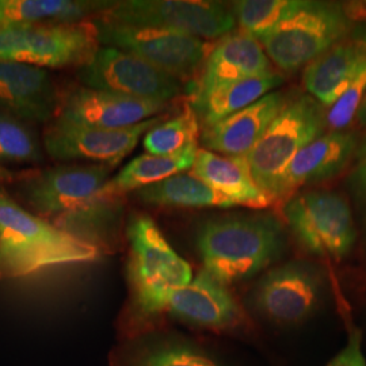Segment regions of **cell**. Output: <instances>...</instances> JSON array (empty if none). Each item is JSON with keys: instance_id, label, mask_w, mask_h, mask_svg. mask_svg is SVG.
Segmentation results:
<instances>
[{"instance_id": "obj_3", "label": "cell", "mask_w": 366, "mask_h": 366, "mask_svg": "<svg viewBox=\"0 0 366 366\" xmlns=\"http://www.w3.org/2000/svg\"><path fill=\"white\" fill-rule=\"evenodd\" d=\"M102 252L0 193V270L22 278L41 270L99 259Z\"/></svg>"}, {"instance_id": "obj_5", "label": "cell", "mask_w": 366, "mask_h": 366, "mask_svg": "<svg viewBox=\"0 0 366 366\" xmlns=\"http://www.w3.org/2000/svg\"><path fill=\"white\" fill-rule=\"evenodd\" d=\"M327 125L322 105L311 95L287 104L267 131L243 157L251 178L264 194L275 201L278 183L290 162Z\"/></svg>"}, {"instance_id": "obj_6", "label": "cell", "mask_w": 366, "mask_h": 366, "mask_svg": "<svg viewBox=\"0 0 366 366\" xmlns=\"http://www.w3.org/2000/svg\"><path fill=\"white\" fill-rule=\"evenodd\" d=\"M350 33V16L328 1H305L259 42L270 60L282 71L310 66Z\"/></svg>"}, {"instance_id": "obj_28", "label": "cell", "mask_w": 366, "mask_h": 366, "mask_svg": "<svg viewBox=\"0 0 366 366\" xmlns=\"http://www.w3.org/2000/svg\"><path fill=\"white\" fill-rule=\"evenodd\" d=\"M198 118L192 106L178 117L160 122L144 134L147 154L151 155H172L183 151L190 145L197 144L198 137Z\"/></svg>"}, {"instance_id": "obj_4", "label": "cell", "mask_w": 366, "mask_h": 366, "mask_svg": "<svg viewBox=\"0 0 366 366\" xmlns=\"http://www.w3.org/2000/svg\"><path fill=\"white\" fill-rule=\"evenodd\" d=\"M282 247V228L270 216L212 220L197 235L205 272L224 285L258 274L278 258Z\"/></svg>"}, {"instance_id": "obj_18", "label": "cell", "mask_w": 366, "mask_h": 366, "mask_svg": "<svg viewBox=\"0 0 366 366\" xmlns=\"http://www.w3.org/2000/svg\"><path fill=\"white\" fill-rule=\"evenodd\" d=\"M357 148L353 133L332 131L302 148L282 174L275 199L292 196L304 184L326 181L343 170Z\"/></svg>"}, {"instance_id": "obj_19", "label": "cell", "mask_w": 366, "mask_h": 366, "mask_svg": "<svg viewBox=\"0 0 366 366\" xmlns=\"http://www.w3.org/2000/svg\"><path fill=\"white\" fill-rule=\"evenodd\" d=\"M167 314L189 326L208 330H225L239 322L235 299L205 270L172 295Z\"/></svg>"}, {"instance_id": "obj_12", "label": "cell", "mask_w": 366, "mask_h": 366, "mask_svg": "<svg viewBox=\"0 0 366 366\" xmlns=\"http://www.w3.org/2000/svg\"><path fill=\"white\" fill-rule=\"evenodd\" d=\"M157 124H160L159 117L128 128L107 129L54 121L44 134V147L56 160H89L112 167L129 155L140 137Z\"/></svg>"}, {"instance_id": "obj_23", "label": "cell", "mask_w": 366, "mask_h": 366, "mask_svg": "<svg viewBox=\"0 0 366 366\" xmlns=\"http://www.w3.org/2000/svg\"><path fill=\"white\" fill-rule=\"evenodd\" d=\"M282 81L284 78L273 71L259 76L237 80L213 90L208 95L194 98L193 109L207 128L255 104L282 84Z\"/></svg>"}, {"instance_id": "obj_30", "label": "cell", "mask_w": 366, "mask_h": 366, "mask_svg": "<svg viewBox=\"0 0 366 366\" xmlns=\"http://www.w3.org/2000/svg\"><path fill=\"white\" fill-rule=\"evenodd\" d=\"M366 94V66L340 99L330 107L326 122L332 131H342L357 117L358 109Z\"/></svg>"}, {"instance_id": "obj_17", "label": "cell", "mask_w": 366, "mask_h": 366, "mask_svg": "<svg viewBox=\"0 0 366 366\" xmlns=\"http://www.w3.org/2000/svg\"><path fill=\"white\" fill-rule=\"evenodd\" d=\"M109 365L224 366L193 342L160 328L119 340Z\"/></svg>"}, {"instance_id": "obj_25", "label": "cell", "mask_w": 366, "mask_h": 366, "mask_svg": "<svg viewBox=\"0 0 366 366\" xmlns=\"http://www.w3.org/2000/svg\"><path fill=\"white\" fill-rule=\"evenodd\" d=\"M197 144L172 155L145 154L133 159L117 175L105 184L106 194L119 197L127 192H137L147 186L162 182L174 175L192 170L197 157Z\"/></svg>"}, {"instance_id": "obj_7", "label": "cell", "mask_w": 366, "mask_h": 366, "mask_svg": "<svg viewBox=\"0 0 366 366\" xmlns=\"http://www.w3.org/2000/svg\"><path fill=\"white\" fill-rule=\"evenodd\" d=\"M104 19L133 27L177 31L196 39H219L235 27L234 11L217 1L127 0L106 9Z\"/></svg>"}, {"instance_id": "obj_29", "label": "cell", "mask_w": 366, "mask_h": 366, "mask_svg": "<svg viewBox=\"0 0 366 366\" xmlns=\"http://www.w3.org/2000/svg\"><path fill=\"white\" fill-rule=\"evenodd\" d=\"M0 160L14 163H39L42 154L39 142L18 119L0 112Z\"/></svg>"}, {"instance_id": "obj_20", "label": "cell", "mask_w": 366, "mask_h": 366, "mask_svg": "<svg viewBox=\"0 0 366 366\" xmlns=\"http://www.w3.org/2000/svg\"><path fill=\"white\" fill-rule=\"evenodd\" d=\"M267 72H272V64L259 39L243 30L227 34L210 51L204 63L196 98L208 95L225 84Z\"/></svg>"}, {"instance_id": "obj_21", "label": "cell", "mask_w": 366, "mask_h": 366, "mask_svg": "<svg viewBox=\"0 0 366 366\" xmlns=\"http://www.w3.org/2000/svg\"><path fill=\"white\" fill-rule=\"evenodd\" d=\"M285 106L287 98L282 92H270L246 109L204 128L201 142L214 154L243 157L257 144Z\"/></svg>"}, {"instance_id": "obj_9", "label": "cell", "mask_w": 366, "mask_h": 366, "mask_svg": "<svg viewBox=\"0 0 366 366\" xmlns=\"http://www.w3.org/2000/svg\"><path fill=\"white\" fill-rule=\"evenodd\" d=\"M289 228L315 255L340 261L355 240L353 214L343 197L331 192H310L295 197L284 209Z\"/></svg>"}, {"instance_id": "obj_34", "label": "cell", "mask_w": 366, "mask_h": 366, "mask_svg": "<svg viewBox=\"0 0 366 366\" xmlns=\"http://www.w3.org/2000/svg\"><path fill=\"white\" fill-rule=\"evenodd\" d=\"M10 179H11V174L9 171L0 167V183L10 181Z\"/></svg>"}, {"instance_id": "obj_24", "label": "cell", "mask_w": 366, "mask_h": 366, "mask_svg": "<svg viewBox=\"0 0 366 366\" xmlns=\"http://www.w3.org/2000/svg\"><path fill=\"white\" fill-rule=\"evenodd\" d=\"M109 3L75 0H0V29L27 25H76Z\"/></svg>"}, {"instance_id": "obj_11", "label": "cell", "mask_w": 366, "mask_h": 366, "mask_svg": "<svg viewBox=\"0 0 366 366\" xmlns=\"http://www.w3.org/2000/svg\"><path fill=\"white\" fill-rule=\"evenodd\" d=\"M84 87L166 102L181 92L179 80L143 59L112 46L98 48L81 66Z\"/></svg>"}, {"instance_id": "obj_13", "label": "cell", "mask_w": 366, "mask_h": 366, "mask_svg": "<svg viewBox=\"0 0 366 366\" xmlns=\"http://www.w3.org/2000/svg\"><path fill=\"white\" fill-rule=\"evenodd\" d=\"M320 278L305 262H289L275 267L258 282L254 305L277 325H297L311 316L320 299Z\"/></svg>"}, {"instance_id": "obj_15", "label": "cell", "mask_w": 366, "mask_h": 366, "mask_svg": "<svg viewBox=\"0 0 366 366\" xmlns=\"http://www.w3.org/2000/svg\"><path fill=\"white\" fill-rule=\"evenodd\" d=\"M366 66V29H357L305 66L304 86L320 105L331 107Z\"/></svg>"}, {"instance_id": "obj_33", "label": "cell", "mask_w": 366, "mask_h": 366, "mask_svg": "<svg viewBox=\"0 0 366 366\" xmlns=\"http://www.w3.org/2000/svg\"><path fill=\"white\" fill-rule=\"evenodd\" d=\"M357 119H358V122H360L361 125L366 127V94L365 97H364V99H362V102H361L360 109H358Z\"/></svg>"}, {"instance_id": "obj_14", "label": "cell", "mask_w": 366, "mask_h": 366, "mask_svg": "<svg viewBox=\"0 0 366 366\" xmlns=\"http://www.w3.org/2000/svg\"><path fill=\"white\" fill-rule=\"evenodd\" d=\"M164 106L166 102L160 101L81 87L71 92L59 106L56 122L121 129L154 118Z\"/></svg>"}, {"instance_id": "obj_22", "label": "cell", "mask_w": 366, "mask_h": 366, "mask_svg": "<svg viewBox=\"0 0 366 366\" xmlns=\"http://www.w3.org/2000/svg\"><path fill=\"white\" fill-rule=\"evenodd\" d=\"M190 172L219 193L231 198L236 205L258 209L267 208L274 202L254 182L240 157H222L198 148Z\"/></svg>"}, {"instance_id": "obj_10", "label": "cell", "mask_w": 366, "mask_h": 366, "mask_svg": "<svg viewBox=\"0 0 366 366\" xmlns=\"http://www.w3.org/2000/svg\"><path fill=\"white\" fill-rule=\"evenodd\" d=\"M98 49L94 27L27 25L0 29V60L39 68H63L86 63Z\"/></svg>"}, {"instance_id": "obj_8", "label": "cell", "mask_w": 366, "mask_h": 366, "mask_svg": "<svg viewBox=\"0 0 366 366\" xmlns=\"http://www.w3.org/2000/svg\"><path fill=\"white\" fill-rule=\"evenodd\" d=\"M92 27L98 42L132 53L178 80L194 76L209 54L204 39L177 31L127 26L104 18Z\"/></svg>"}, {"instance_id": "obj_16", "label": "cell", "mask_w": 366, "mask_h": 366, "mask_svg": "<svg viewBox=\"0 0 366 366\" xmlns=\"http://www.w3.org/2000/svg\"><path fill=\"white\" fill-rule=\"evenodd\" d=\"M0 109L30 122L51 119L59 107L49 72L25 63L0 60Z\"/></svg>"}, {"instance_id": "obj_26", "label": "cell", "mask_w": 366, "mask_h": 366, "mask_svg": "<svg viewBox=\"0 0 366 366\" xmlns=\"http://www.w3.org/2000/svg\"><path fill=\"white\" fill-rule=\"evenodd\" d=\"M136 197L147 205L182 207V208H232L231 198L224 196L202 182L192 172L174 175L162 182L147 186L136 192Z\"/></svg>"}, {"instance_id": "obj_35", "label": "cell", "mask_w": 366, "mask_h": 366, "mask_svg": "<svg viewBox=\"0 0 366 366\" xmlns=\"http://www.w3.org/2000/svg\"><path fill=\"white\" fill-rule=\"evenodd\" d=\"M0 278H3V274H1V270H0Z\"/></svg>"}, {"instance_id": "obj_1", "label": "cell", "mask_w": 366, "mask_h": 366, "mask_svg": "<svg viewBox=\"0 0 366 366\" xmlns=\"http://www.w3.org/2000/svg\"><path fill=\"white\" fill-rule=\"evenodd\" d=\"M110 166H59L42 171L24 187L36 214L68 235L99 249H112L118 198L104 192Z\"/></svg>"}, {"instance_id": "obj_2", "label": "cell", "mask_w": 366, "mask_h": 366, "mask_svg": "<svg viewBox=\"0 0 366 366\" xmlns=\"http://www.w3.org/2000/svg\"><path fill=\"white\" fill-rule=\"evenodd\" d=\"M127 239L129 304L119 320L121 340L159 328L172 295L193 280L190 264L171 247L151 217L134 216Z\"/></svg>"}, {"instance_id": "obj_27", "label": "cell", "mask_w": 366, "mask_h": 366, "mask_svg": "<svg viewBox=\"0 0 366 366\" xmlns=\"http://www.w3.org/2000/svg\"><path fill=\"white\" fill-rule=\"evenodd\" d=\"M304 0H242L232 11L244 33L261 39L292 14L300 10Z\"/></svg>"}, {"instance_id": "obj_32", "label": "cell", "mask_w": 366, "mask_h": 366, "mask_svg": "<svg viewBox=\"0 0 366 366\" xmlns=\"http://www.w3.org/2000/svg\"><path fill=\"white\" fill-rule=\"evenodd\" d=\"M358 181L361 183L362 189L366 192V144L362 148L360 163H358Z\"/></svg>"}, {"instance_id": "obj_31", "label": "cell", "mask_w": 366, "mask_h": 366, "mask_svg": "<svg viewBox=\"0 0 366 366\" xmlns=\"http://www.w3.org/2000/svg\"><path fill=\"white\" fill-rule=\"evenodd\" d=\"M327 366H366L360 332L350 335L346 346L328 362Z\"/></svg>"}]
</instances>
